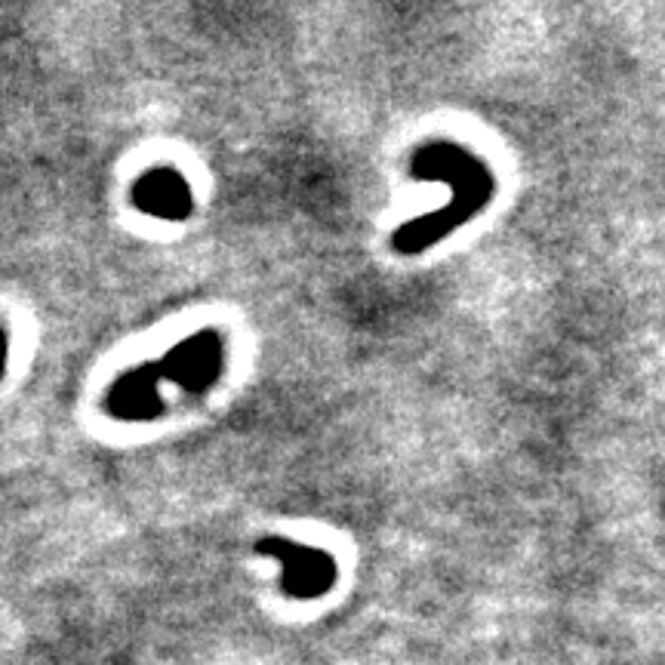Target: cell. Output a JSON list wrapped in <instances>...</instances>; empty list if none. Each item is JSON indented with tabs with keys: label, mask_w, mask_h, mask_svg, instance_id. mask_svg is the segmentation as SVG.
<instances>
[{
	"label": "cell",
	"mask_w": 665,
	"mask_h": 665,
	"mask_svg": "<svg viewBox=\"0 0 665 665\" xmlns=\"http://www.w3.org/2000/svg\"><path fill=\"white\" fill-rule=\"evenodd\" d=\"M414 173L422 179H447V182H453V201L441 213L400 228L398 235H395V247L400 253L422 250V247H429L431 240H438L447 232H453L459 222H465L484 207L493 189H496V182L487 173V167L478 161L474 154H465L457 146L422 148L414 158Z\"/></svg>",
	"instance_id": "obj_1"
},
{
	"label": "cell",
	"mask_w": 665,
	"mask_h": 665,
	"mask_svg": "<svg viewBox=\"0 0 665 665\" xmlns=\"http://www.w3.org/2000/svg\"><path fill=\"white\" fill-rule=\"evenodd\" d=\"M256 551L275 555L283 564V591L293 598H318L336 579V564L321 548L299 546V543H287V539H262Z\"/></svg>",
	"instance_id": "obj_2"
},
{
	"label": "cell",
	"mask_w": 665,
	"mask_h": 665,
	"mask_svg": "<svg viewBox=\"0 0 665 665\" xmlns=\"http://www.w3.org/2000/svg\"><path fill=\"white\" fill-rule=\"evenodd\" d=\"M167 376H173L179 385L201 392L204 385L216 379L222 369V342L216 333H201L179 345L173 355L167 357Z\"/></svg>",
	"instance_id": "obj_3"
},
{
	"label": "cell",
	"mask_w": 665,
	"mask_h": 665,
	"mask_svg": "<svg viewBox=\"0 0 665 665\" xmlns=\"http://www.w3.org/2000/svg\"><path fill=\"white\" fill-rule=\"evenodd\" d=\"M136 207L161 219H182L192 213V192L176 170H154L146 173L136 185Z\"/></svg>",
	"instance_id": "obj_4"
},
{
	"label": "cell",
	"mask_w": 665,
	"mask_h": 665,
	"mask_svg": "<svg viewBox=\"0 0 665 665\" xmlns=\"http://www.w3.org/2000/svg\"><path fill=\"white\" fill-rule=\"evenodd\" d=\"M158 376H161V367H139L130 376H124L111 392V414L130 422L161 414Z\"/></svg>",
	"instance_id": "obj_5"
},
{
	"label": "cell",
	"mask_w": 665,
	"mask_h": 665,
	"mask_svg": "<svg viewBox=\"0 0 665 665\" xmlns=\"http://www.w3.org/2000/svg\"><path fill=\"white\" fill-rule=\"evenodd\" d=\"M3 369H7V333L0 330V379H3Z\"/></svg>",
	"instance_id": "obj_6"
}]
</instances>
